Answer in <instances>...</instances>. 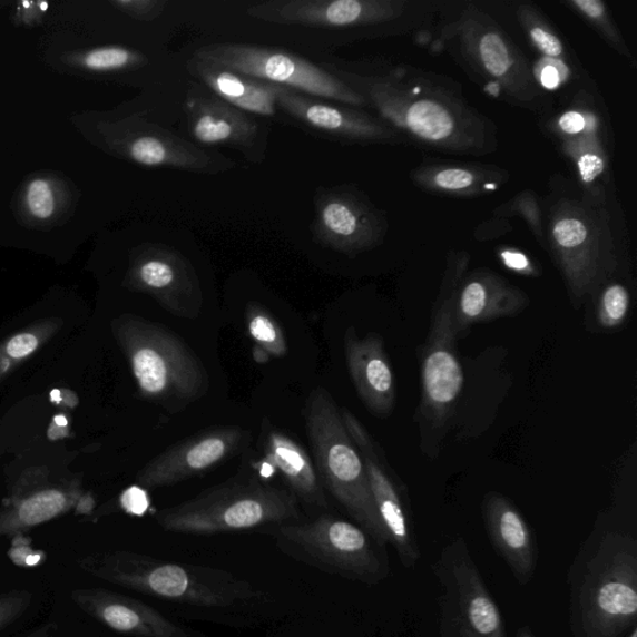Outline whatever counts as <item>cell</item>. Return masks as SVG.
<instances>
[{
  "label": "cell",
  "mask_w": 637,
  "mask_h": 637,
  "mask_svg": "<svg viewBox=\"0 0 637 637\" xmlns=\"http://www.w3.org/2000/svg\"><path fill=\"white\" fill-rule=\"evenodd\" d=\"M323 67L359 92L403 140L463 156L498 150L496 124L473 108L450 79L408 66L361 69L325 60Z\"/></svg>",
  "instance_id": "6da1fadb"
},
{
  "label": "cell",
  "mask_w": 637,
  "mask_h": 637,
  "mask_svg": "<svg viewBox=\"0 0 637 637\" xmlns=\"http://www.w3.org/2000/svg\"><path fill=\"white\" fill-rule=\"evenodd\" d=\"M572 637H628L637 619V538L597 529L568 572Z\"/></svg>",
  "instance_id": "7a4b0ae2"
},
{
  "label": "cell",
  "mask_w": 637,
  "mask_h": 637,
  "mask_svg": "<svg viewBox=\"0 0 637 637\" xmlns=\"http://www.w3.org/2000/svg\"><path fill=\"white\" fill-rule=\"evenodd\" d=\"M547 251L565 280L569 298L580 307L605 283L618 278L623 258L608 194L555 193L545 212Z\"/></svg>",
  "instance_id": "3957f363"
},
{
  "label": "cell",
  "mask_w": 637,
  "mask_h": 637,
  "mask_svg": "<svg viewBox=\"0 0 637 637\" xmlns=\"http://www.w3.org/2000/svg\"><path fill=\"white\" fill-rule=\"evenodd\" d=\"M440 6L430 0H265L244 12L263 24L327 30L345 42L418 35L433 24Z\"/></svg>",
  "instance_id": "277c9868"
},
{
  "label": "cell",
  "mask_w": 637,
  "mask_h": 637,
  "mask_svg": "<svg viewBox=\"0 0 637 637\" xmlns=\"http://www.w3.org/2000/svg\"><path fill=\"white\" fill-rule=\"evenodd\" d=\"M470 254L451 252L445 262L440 290L434 300L430 329L421 347V400L418 423L421 444L428 454L440 452V445L464 385L459 357V333L454 325V300L469 272Z\"/></svg>",
  "instance_id": "5b68a950"
},
{
  "label": "cell",
  "mask_w": 637,
  "mask_h": 637,
  "mask_svg": "<svg viewBox=\"0 0 637 637\" xmlns=\"http://www.w3.org/2000/svg\"><path fill=\"white\" fill-rule=\"evenodd\" d=\"M101 576L146 596L194 609L236 614L273 602L268 592L227 570L136 553L106 557Z\"/></svg>",
  "instance_id": "8992f818"
},
{
  "label": "cell",
  "mask_w": 637,
  "mask_h": 637,
  "mask_svg": "<svg viewBox=\"0 0 637 637\" xmlns=\"http://www.w3.org/2000/svg\"><path fill=\"white\" fill-rule=\"evenodd\" d=\"M443 38L467 74L493 97L529 111L549 109L551 99L523 51L482 9L467 4L458 19L444 27Z\"/></svg>",
  "instance_id": "52a82bcc"
},
{
  "label": "cell",
  "mask_w": 637,
  "mask_h": 637,
  "mask_svg": "<svg viewBox=\"0 0 637 637\" xmlns=\"http://www.w3.org/2000/svg\"><path fill=\"white\" fill-rule=\"evenodd\" d=\"M298 499L258 480L231 481L163 509L156 522L166 532L216 536L298 522Z\"/></svg>",
  "instance_id": "ba28073f"
},
{
  "label": "cell",
  "mask_w": 637,
  "mask_h": 637,
  "mask_svg": "<svg viewBox=\"0 0 637 637\" xmlns=\"http://www.w3.org/2000/svg\"><path fill=\"white\" fill-rule=\"evenodd\" d=\"M304 419L318 478L356 525L386 549L389 536L371 493L363 458L325 389H315L307 398Z\"/></svg>",
  "instance_id": "9c48e42d"
},
{
  "label": "cell",
  "mask_w": 637,
  "mask_h": 637,
  "mask_svg": "<svg viewBox=\"0 0 637 637\" xmlns=\"http://www.w3.org/2000/svg\"><path fill=\"white\" fill-rule=\"evenodd\" d=\"M272 536L283 555L326 575L366 586L390 576L386 549L345 519L322 514L312 522L275 526Z\"/></svg>",
  "instance_id": "30bf717a"
},
{
  "label": "cell",
  "mask_w": 637,
  "mask_h": 637,
  "mask_svg": "<svg viewBox=\"0 0 637 637\" xmlns=\"http://www.w3.org/2000/svg\"><path fill=\"white\" fill-rule=\"evenodd\" d=\"M193 58L316 99L369 109L367 101L323 67V63L317 66L293 51L244 42L215 41L197 48Z\"/></svg>",
  "instance_id": "8fae6325"
},
{
  "label": "cell",
  "mask_w": 637,
  "mask_h": 637,
  "mask_svg": "<svg viewBox=\"0 0 637 637\" xmlns=\"http://www.w3.org/2000/svg\"><path fill=\"white\" fill-rule=\"evenodd\" d=\"M126 336L134 375L144 395L176 410L207 394L209 379L204 363L173 332L163 325L135 323Z\"/></svg>",
  "instance_id": "7c38bea8"
},
{
  "label": "cell",
  "mask_w": 637,
  "mask_h": 637,
  "mask_svg": "<svg viewBox=\"0 0 637 637\" xmlns=\"http://www.w3.org/2000/svg\"><path fill=\"white\" fill-rule=\"evenodd\" d=\"M432 571L440 588V637H508L501 609L463 538L443 547Z\"/></svg>",
  "instance_id": "4fadbf2b"
},
{
  "label": "cell",
  "mask_w": 637,
  "mask_h": 637,
  "mask_svg": "<svg viewBox=\"0 0 637 637\" xmlns=\"http://www.w3.org/2000/svg\"><path fill=\"white\" fill-rule=\"evenodd\" d=\"M312 233L322 247L355 257L385 241L389 220L355 186L321 187L314 197Z\"/></svg>",
  "instance_id": "5bb4252c"
},
{
  "label": "cell",
  "mask_w": 637,
  "mask_h": 637,
  "mask_svg": "<svg viewBox=\"0 0 637 637\" xmlns=\"http://www.w3.org/2000/svg\"><path fill=\"white\" fill-rule=\"evenodd\" d=\"M340 413L363 458L371 493H373L381 522L386 529L389 545L396 550L401 565L406 569H413L420 561L421 551L415 527H413L408 488L392 470L384 450L371 437L364 423L345 408L340 409Z\"/></svg>",
  "instance_id": "9a60e30c"
},
{
  "label": "cell",
  "mask_w": 637,
  "mask_h": 637,
  "mask_svg": "<svg viewBox=\"0 0 637 637\" xmlns=\"http://www.w3.org/2000/svg\"><path fill=\"white\" fill-rule=\"evenodd\" d=\"M280 112L296 125L329 140L345 145H396L403 139L379 116L365 109L332 104L302 92L278 87Z\"/></svg>",
  "instance_id": "2e32d148"
},
{
  "label": "cell",
  "mask_w": 637,
  "mask_h": 637,
  "mask_svg": "<svg viewBox=\"0 0 637 637\" xmlns=\"http://www.w3.org/2000/svg\"><path fill=\"white\" fill-rule=\"evenodd\" d=\"M187 129L205 146H229L247 161L261 164L267 153L268 133L253 116L220 100L200 85L189 82L185 101Z\"/></svg>",
  "instance_id": "e0dca14e"
},
{
  "label": "cell",
  "mask_w": 637,
  "mask_h": 637,
  "mask_svg": "<svg viewBox=\"0 0 637 637\" xmlns=\"http://www.w3.org/2000/svg\"><path fill=\"white\" fill-rule=\"evenodd\" d=\"M249 440L239 428H217L195 434L157 455L139 476L147 487L177 484L214 469L238 453Z\"/></svg>",
  "instance_id": "ac0fdd59"
},
{
  "label": "cell",
  "mask_w": 637,
  "mask_h": 637,
  "mask_svg": "<svg viewBox=\"0 0 637 637\" xmlns=\"http://www.w3.org/2000/svg\"><path fill=\"white\" fill-rule=\"evenodd\" d=\"M137 288L151 294L178 317L195 318L204 305V293L194 265L166 244L147 246L134 271Z\"/></svg>",
  "instance_id": "d6986e66"
},
{
  "label": "cell",
  "mask_w": 637,
  "mask_h": 637,
  "mask_svg": "<svg viewBox=\"0 0 637 637\" xmlns=\"http://www.w3.org/2000/svg\"><path fill=\"white\" fill-rule=\"evenodd\" d=\"M344 344L349 375L359 398L375 418H390L396 406L398 390L384 339L378 333L360 336L352 326Z\"/></svg>",
  "instance_id": "ffe728a7"
},
{
  "label": "cell",
  "mask_w": 637,
  "mask_h": 637,
  "mask_svg": "<svg viewBox=\"0 0 637 637\" xmlns=\"http://www.w3.org/2000/svg\"><path fill=\"white\" fill-rule=\"evenodd\" d=\"M528 294L491 270L467 272L454 300V325L460 337L477 324L512 317L529 306Z\"/></svg>",
  "instance_id": "44dd1931"
},
{
  "label": "cell",
  "mask_w": 637,
  "mask_h": 637,
  "mask_svg": "<svg viewBox=\"0 0 637 637\" xmlns=\"http://www.w3.org/2000/svg\"><path fill=\"white\" fill-rule=\"evenodd\" d=\"M483 522L488 538L519 586L532 581L537 568L536 539L526 518L511 499L488 493L482 503Z\"/></svg>",
  "instance_id": "7402d4cb"
},
{
  "label": "cell",
  "mask_w": 637,
  "mask_h": 637,
  "mask_svg": "<svg viewBox=\"0 0 637 637\" xmlns=\"http://www.w3.org/2000/svg\"><path fill=\"white\" fill-rule=\"evenodd\" d=\"M187 70L217 98L241 111L262 118H275L280 114L277 85L242 76L196 58L189 59Z\"/></svg>",
  "instance_id": "603a6c76"
},
{
  "label": "cell",
  "mask_w": 637,
  "mask_h": 637,
  "mask_svg": "<svg viewBox=\"0 0 637 637\" xmlns=\"http://www.w3.org/2000/svg\"><path fill=\"white\" fill-rule=\"evenodd\" d=\"M262 448L265 461L280 471L291 492L306 506L326 508L321 478H318L311 455L288 433L275 429L268 421L263 422Z\"/></svg>",
  "instance_id": "cb8c5ba5"
},
{
  "label": "cell",
  "mask_w": 637,
  "mask_h": 637,
  "mask_svg": "<svg viewBox=\"0 0 637 637\" xmlns=\"http://www.w3.org/2000/svg\"><path fill=\"white\" fill-rule=\"evenodd\" d=\"M94 612L116 633L129 637H208L165 617L139 600L100 592L94 597Z\"/></svg>",
  "instance_id": "d4e9b609"
},
{
  "label": "cell",
  "mask_w": 637,
  "mask_h": 637,
  "mask_svg": "<svg viewBox=\"0 0 637 637\" xmlns=\"http://www.w3.org/2000/svg\"><path fill=\"white\" fill-rule=\"evenodd\" d=\"M410 177L427 193L459 197L496 193L509 180L506 169L481 164H422Z\"/></svg>",
  "instance_id": "484cf974"
},
{
  "label": "cell",
  "mask_w": 637,
  "mask_h": 637,
  "mask_svg": "<svg viewBox=\"0 0 637 637\" xmlns=\"http://www.w3.org/2000/svg\"><path fill=\"white\" fill-rule=\"evenodd\" d=\"M247 325L254 343V359L267 363L272 357H283L288 352L285 335L274 316L256 303L247 306Z\"/></svg>",
  "instance_id": "4316f807"
},
{
  "label": "cell",
  "mask_w": 637,
  "mask_h": 637,
  "mask_svg": "<svg viewBox=\"0 0 637 637\" xmlns=\"http://www.w3.org/2000/svg\"><path fill=\"white\" fill-rule=\"evenodd\" d=\"M517 16L530 42L541 56L549 60L568 62L567 49L560 37L535 4H519Z\"/></svg>",
  "instance_id": "83f0119b"
},
{
  "label": "cell",
  "mask_w": 637,
  "mask_h": 637,
  "mask_svg": "<svg viewBox=\"0 0 637 637\" xmlns=\"http://www.w3.org/2000/svg\"><path fill=\"white\" fill-rule=\"evenodd\" d=\"M596 303V321L602 331H618L628 322L633 296L629 286L614 278L605 283L592 296Z\"/></svg>",
  "instance_id": "f1b7e54d"
},
{
  "label": "cell",
  "mask_w": 637,
  "mask_h": 637,
  "mask_svg": "<svg viewBox=\"0 0 637 637\" xmlns=\"http://www.w3.org/2000/svg\"><path fill=\"white\" fill-rule=\"evenodd\" d=\"M565 4L586 19L618 55L634 62L631 51L626 45L619 27L615 24L607 4L601 0H570Z\"/></svg>",
  "instance_id": "f546056e"
},
{
  "label": "cell",
  "mask_w": 637,
  "mask_h": 637,
  "mask_svg": "<svg viewBox=\"0 0 637 637\" xmlns=\"http://www.w3.org/2000/svg\"><path fill=\"white\" fill-rule=\"evenodd\" d=\"M492 216L506 219H511L514 216L522 217L540 246L547 248L545 210L541 209L540 202L533 190H523L512 200L496 208Z\"/></svg>",
  "instance_id": "4dcf8cb0"
},
{
  "label": "cell",
  "mask_w": 637,
  "mask_h": 637,
  "mask_svg": "<svg viewBox=\"0 0 637 637\" xmlns=\"http://www.w3.org/2000/svg\"><path fill=\"white\" fill-rule=\"evenodd\" d=\"M63 507H66V497L60 492H41L21 504L19 518L27 526H37L57 517Z\"/></svg>",
  "instance_id": "1f68e13d"
},
{
  "label": "cell",
  "mask_w": 637,
  "mask_h": 637,
  "mask_svg": "<svg viewBox=\"0 0 637 637\" xmlns=\"http://www.w3.org/2000/svg\"><path fill=\"white\" fill-rule=\"evenodd\" d=\"M597 124L599 120L596 114L586 109L572 108L560 114L550 125V129L557 134L559 140H562L582 134Z\"/></svg>",
  "instance_id": "d6a6232c"
},
{
  "label": "cell",
  "mask_w": 637,
  "mask_h": 637,
  "mask_svg": "<svg viewBox=\"0 0 637 637\" xmlns=\"http://www.w3.org/2000/svg\"><path fill=\"white\" fill-rule=\"evenodd\" d=\"M143 56H137L131 50L111 47L90 52L85 63L95 70H116L131 66L133 62L144 61Z\"/></svg>",
  "instance_id": "836d02e7"
},
{
  "label": "cell",
  "mask_w": 637,
  "mask_h": 637,
  "mask_svg": "<svg viewBox=\"0 0 637 637\" xmlns=\"http://www.w3.org/2000/svg\"><path fill=\"white\" fill-rule=\"evenodd\" d=\"M497 257L508 271L529 278H538L541 275V267L522 251L502 247L497 249Z\"/></svg>",
  "instance_id": "e575fe53"
},
{
  "label": "cell",
  "mask_w": 637,
  "mask_h": 637,
  "mask_svg": "<svg viewBox=\"0 0 637 637\" xmlns=\"http://www.w3.org/2000/svg\"><path fill=\"white\" fill-rule=\"evenodd\" d=\"M28 205L38 218H48L55 210V199L48 183L42 179L35 180L28 189Z\"/></svg>",
  "instance_id": "d590c367"
},
{
  "label": "cell",
  "mask_w": 637,
  "mask_h": 637,
  "mask_svg": "<svg viewBox=\"0 0 637 637\" xmlns=\"http://www.w3.org/2000/svg\"><path fill=\"white\" fill-rule=\"evenodd\" d=\"M126 13L143 20L161 19L167 12V8L171 6L168 0H134V2H118Z\"/></svg>",
  "instance_id": "8d00e7d4"
},
{
  "label": "cell",
  "mask_w": 637,
  "mask_h": 637,
  "mask_svg": "<svg viewBox=\"0 0 637 637\" xmlns=\"http://www.w3.org/2000/svg\"><path fill=\"white\" fill-rule=\"evenodd\" d=\"M546 60H548V63L537 74L536 79L545 90H555L559 87L560 82L568 79L569 72L558 70L559 67H568V63L549 59Z\"/></svg>",
  "instance_id": "74e56055"
},
{
  "label": "cell",
  "mask_w": 637,
  "mask_h": 637,
  "mask_svg": "<svg viewBox=\"0 0 637 637\" xmlns=\"http://www.w3.org/2000/svg\"><path fill=\"white\" fill-rule=\"evenodd\" d=\"M511 229L512 226L509 219L492 216L490 220H486L483 225L477 228L476 238L478 241H490L506 235Z\"/></svg>",
  "instance_id": "f35d334b"
},
{
  "label": "cell",
  "mask_w": 637,
  "mask_h": 637,
  "mask_svg": "<svg viewBox=\"0 0 637 637\" xmlns=\"http://www.w3.org/2000/svg\"><path fill=\"white\" fill-rule=\"evenodd\" d=\"M37 347L38 339L35 335L21 334L10 340L7 353L14 359H21L33 353Z\"/></svg>",
  "instance_id": "ab89813d"
},
{
  "label": "cell",
  "mask_w": 637,
  "mask_h": 637,
  "mask_svg": "<svg viewBox=\"0 0 637 637\" xmlns=\"http://www.w3.org/2000/svg\"><path fill=\"white\" fill-rule=\"evenodd\" d=\"M122 504L127 511H130L135 514H140L146 507V499L140 490H137V488H131V490L124 494Z\"/></svg>",
  "instance_id": "60d3db41"
},
{
  "label": "cell",
  "mask_w": 637,
  "mask_h": 637,
  "mask_svg": "<svg viewBox=\"0 0 637 637\" xmlns=\"http://www.w3.org/2000/svg\"><path fill=\"white\" fill-rule=\"evenodd\" d=\"M516 637H536V635L528 628V626H522L517 634Z\"/></svg>",
  "instance_id": "b9f144b4"
},
{
  "label": "cell",
  "mask_w": 637,
  "mask_h": 637,
  "mask_svg": "<svg viewBox=\"0 0 637 637\" xmlns=\"http://www.w3.org/2000/svg\"><path fill=\"white\" fill-rule=\"evenodd\" d=\"M55 421L59 428H66L68 424V420L63 416H57Z\"/></svg>",
  "instance_id": "7bdbcfd3"
},
{
  "label": "cell",
  "mask_w": 637,
  "mask_h": 637,
  "mask_svg": "<svg viewBox=\"0 0 637 637\" xmlns=\"http://www.w3.org/2000/svg\"><path fill=\"white\" fill-rule=\"evenodd\" d=\"M51 401L60 402L61 401V392L58 390L52 391L51 392Z\"/></svg>",
  "instance_id": "ee69618b"
},
{
  "label": "cell",
  "mask_w": 637,
  "mask_h": 637,
  "mask_svg": "<svg viewBox=\"0 0 637 637\" xmlns=\"http://www.w3.org/2000/svg\"><path fill=\"white\" fill-rule=\"evenodd\" d=\"M628 637H637V626L636 628H634L630 634L628 635Z\"/></svg>",
  "instance_id": "f6af8a7d"
},
{
  "label": "cell",
  "mask_w": 637,
  "mask_h": 637,
  "mask_svg": "<svg viewBox=\"0 0 637 637\" xmlns=\"http://www.w3.org/2000/svg\"><path fill=\"white\" fill-rule=\"evenodd\" d=\"M40 8H41L42 12H47V10H48V3H41V4H40Z\"/></svg>",
  "instance_id": "bcb514c9"
},
{
  "label": "cell",
  "mask_w": 637,
  "mask_h": 637,
  "mask_svg": "<svg viewBox=\"0 0 637 637\" xmlns=\"http://www.w3.org/2000/svg\"><path fill=\"white\" fill-rule=\"evenodd\" d=\"M23 6L29 8L30 4L28 2H24Z\"/></svg>",
  "instance_id": "7dc6e473"
},
{
  "label": "cell",
  "mask_w": 637,
  "mask_h": 637,
  "mask_svg": "<svg viewBox=\"0 0 637 637\" xmlns=\"http://www.w3.org/2000/svg\"><path fill=\"white\" fill-rule=\"evenodd\" d=\"M324 637H340V636H324Z\"/></svg>",
  "instance_id": "c3c4849f"
}]
</instances>
